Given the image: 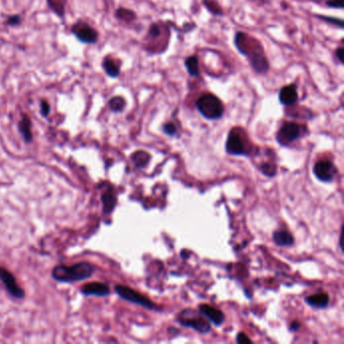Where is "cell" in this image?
Returning <instances> with one entry per match:
<instances>
[{
    "label": "cell",
    "mask_w": 344,
    "mask_h": 344,
    "mask_svg": "<svg viewBox=\"0 0 344 344\" xmlns=\"http://www.w3.org/2000/svg\"><path fill=\"white\" fill-rule=\"evenodd\" d=\"M234 45L238 53L247 57L255 73L265 75L270 71V62L266 56L264 45L260 40L243 31H236Z\"/></svg>",
    "instance_id": "obj_1"
},
{
    "label": "cell",
    "mask_w": 344,
    "mask_h": 344,
    "mask_svg": "<svg viewBox=\"0 0 344 344\" xmlns=\"http://www.w3.org/2000/svg\"><path fill=\"white\" fill-rule=\"evenodd\" d=\"M95 267L88 262H80L73 266L59 265L54 268L52 277L61 283H74L92 277Z\"/></svg>",
    "instance_id": "obj_2"
},
{
    "label": "cell",
    "mask_w": 344,
    "mask_h": 344,
    "mask_svg": "<svg viewBox=\"0 0 344 344\" xmlns=\"http://www.w3.org/2000/svg\"><path fill=\"white\" fill-rule=\"evenodd\" d=\"M199 113L209 120H215L222 117L224 105L222 101L212 93L202 94L195 102Z\"/></svg>",
    "instance_id": "obj_3"
},
{
    "label": "cell",
    "mask_w": 344,
    "mask_h": 344,
    "mask_svg": "<svg viewBox=\"0 0 344 344\" xmlns=\"http://www.w3.org/2000/svg\"><path fill=\"white\" fill-rule=\"evenodd\" d=\"M178 321L181 325L191 327L200 333H208L211 329L210 324L196 311L186 309L178 315Z\"/></svg>",
    "instance_id": "obj_4"
},
{
    "label": "cell",
    "mask_w": 344,
    "mask_h": 344,
    "mask_svg": "<svg viewBox=\"0 0 344 344\" xmlns=\"http://www.w3.org/2000/svg\"><path fill=\"white\" fill-rule=\"evenodd\" d=\"M115 292L120 298H122V299H124L128 302L137 304V305L142 306V307L150 309V310H156L157 309V306L150 299H148L143 295L139 294L138 292L134 291L133 289H131L127 286L117 285V286H115Z\"/></svg>",
    "instance_id": "obj_5"
},
{
    "label": "cell",
    "mask_w": 344,
    "mask_h": 344,
    "mask_svg": "<svg viewBox=\"0 0 344 344\" xmlns=\"http://www.w3.org/2000/svg\"><path fill=\"white\" fill-rule=\"evenodd\" d=\"M72 33L83 43L93 44L96 43L99 38L98 31L85 21L79 20L72 25Z\"/></svg>",
    "instance_id": "obj_6"
},
{
    "label": "cell",
    "mask_w": 344,
    "mask_h": 344,
    "mask_svg": "<svg viewBox=\"0 0 344 344\" xmlns=\"http://www.w3.org/2000/svg\"><path fill=\"white\" fill-rule=\"evenodd\" d=\"M302 127L293 121L285 122L283 126L279 129L277 134V140L282 145H286L298 139L301 135Z\"/></svg>",
    "instance_id": "obj_7"
},
{
    "label": "cell",
    "mask_w": 344,
    "mask_h": 344,
    "mask_svg": "<svg viewBox=\"0 0 344 344\" xmlns=\"http://www.w3.org/2000/svg\"><path fill=\"white\" fill-rule=\"evenodd\" d=\"M0 281L5 286L7 292L16 299H23L25 296V292L23 289L17 284L15 277L5 268L0 267Z\"/></svg>",
    "instance_id": "obj_8"
},
{
    "label": "cell",
    "mask_w": 344,
    "mask_h": 344,
    "mask_svg": "<svg viewBox=\"0 0 344 344\" xmlns=\"http://www.w3.org/2000/svg\"><path fill=\"white\" fill-rule=\"evenodd\" d=\"M314 174L322 182H331L336 175V169L331 162L321 161L315 165Z\"/></svg>",
    "instance_id": "obj_9"
},
{
    "label": "cell",
    "mask_w": 344,
    "mask_h": 344,
    "mask_svg": "<svg viewBox=\"0 0 344 344\" xmlns=\"http://www.w3.org/2000/svg\"><path fill=\"white\" fill-rule=\"evenodd\" d=\"M299 94L295 83L286 85L280 89L279 101L284 106H293L298 102Z\"/></svg>",
    "instance_id": "obj_10"
},
{
    "label": "cell",
    "mask_w": 344,
    "mask_h": 344,
    "mask_svg": "<svg viewBox=\"0 0 344 344\" xmlns=\"http://www.w3.org/2000/svg\"><path fill=\"white\" fill-rule=\"evenodd\" d=\"M226 152L233 156H241L247 153L244 142L238 133L230 131L226 141Z\"/></svg>",
    "instance_id": "obj_11"
},
{
    "label": "cell",
    "mask_w": 344,
    "mask_h": 344,
    "mask_svg": "<svg viewBox=\"0 0 344 344\" xmlns=\"http://www.w3.org/2000/svg\"><path fill=\"white\" fill-rule=\"evenodd\" d=\"M81 293L85 296H98L106 297L110 294V289L108 285L99 282H92L84 285L81 289Z\"/></svg>",
    "instance_id": "obj_12"
},
{
    "label": "cell",
    "mask_w": 344,
    "mask_h": 344,
    "mask_svg": "<svg viewBox=\"0 0 344 344\" xmlns=\"http://www.w3.org/2000/svg\"><path fill=\"white\" fill-rule=\"evenodd\" d=\"M102 68L108 77L117 78L121 72V62L112 56H106L102 61Z\"/></svg>",
    "instance_id": "obj_13"
},
{
    "label": "cell",
    "mask_w": 344,
    "mask_h": 344,
    "mask_svg": "<svg viewBox=\"0 0 344 344\" xmlns=\"http://www.w3.org/2000/svg\"><path fill=\"white\" fill-rule=\"evenodd\" d=\"M199 311L201 314H203L206 318L209 319V321H211L212 323H214L215 325H221L224 321V315L223 313L210 306V305H207V304H202L199 306Z\"/></svg>",
    "instance_id": "obj_14"
},
{
    "label": "cell",
    "mask_w": 344,
    "mask_h": 344,
    "mask_svg": "<svg viewBox=\"0 0 344 344\" xmlns=\"http://www.w3.org/2000/svg\"><path fill=\"white\" fill-rule=\"evenodd\" d=\"M18 131L26 143H30L32 141L33 135L31 131V121L27 114H22V117L18 122Z\"/></svg>",
    "instance_id": "obj_15"
},
{
    "label": "cell",
    "mask_w": 344,
    "mask_h": 344,
    "mask_svg": "<svg viewBox=\"0 0 344 344\" xmlns=\"http://www.w3.org/2000/svg\"><path fill=\"white\" fill-rule=\"evenodd\" d=\"M101 200L103 204L104 214H110L114 210L116 202H117L114 193L111 190L105 191L101 196Z\"/></svg>",
    "instance_id": "obj_16"
},
{
    "label": "cell",
    "mask_w": 344,
    "mask_h": 344,
    "mask_svg": "<svg viewBox=\"0 0 344 344\" xmlns=\"http://www.w3.org/2000/svg\"><path fill=\"white\" fill-rule=\"evenodd\" d=\"M306 302L315 308H325L329 304V296L326 293H318L312 296H309L306 299Z\"/></svg>",
    "instance_id": "obj_17"
},
{
    "label": "cell",
    "mask_w": 344,
    "mask_h": 344,
    "mask_svg": "<svg viewBox=\"0 0 344 344\" xmlns=\"http://www.w3.org/2000/svg\"><path fill=\"white\" fill-rule=\"evenodd\" d=\"M274 241L279 247H290L294 243V237L289 231H276L273 235Z\"/></svg>",
    "instance_id": "obj_18"
},
{
    "label": "cell",
    "mask_w": 344,
    "mask_h": 344,
    "mask_svg": "<svg viewBox=\"0 0 344 344\" xmlns=\"http://www.w3.org/2000/svg\"><path fill=\"white\" fill-rule=\"evenodd\" d=\"M185 68L191 77L197 78L200 76L199 60L196 56H189L185 60Z\"/></svg>",
    "instance_id": "obj_19"
},
{
    "label": "cell",
    "mask_w": 344,
    "mask_h": 344,
    "mask_svg": "<svg viewBox=\"0 0 344 344\" xmlns=\"http://www.w3.org/2000/svg\"><path fill=\"white\" fill-rule=\"evenodd\" d=\"M115 17L124 22H131L135 20L136 14L131 9H128L125 7H119L115 11Z\"/></svg>",
    "instance_id": "obj_20"
},
{
    "label": "cell",
    "mask_w": 344,
    "mask_h": 344,
    "mask_svg": "<svg viewBox=\"0 0 344 344\" xmlns=\"http://www.w3.org/2000/svg\"><path fill=\"white\" fill-rule=\"evenodd\" d=\"M68 0H46L51 10L60 17H63L66 12V5Z\"/></svg>",
    "instance_id": "obj_21"
},
{
    "label": "cell",
    "mask_w": 344,
    "mask_h": 344,
    "mask_svg": "<svg viewBox=\"0 0 344 344\" xmlns=\"http://www.w3.org/2000/svg\"><path fill=\"white\" fill-rule=\"evenodd\" d=\"M131 159H132V162L134 163V165L137 168H143L150 162L151 157H150L149 153H146L144 151H137L134 154H132Z\"/></svg>",
    "instance_id": "obj_22"
},
{
    "label": "cell",
    "mask_w": 344,
    "mask_h": 344,
    "mask_svg": "<svg viewBox=\"0 0 344 344\" xmlns=\"http://www.w3.org/2000/svg\"><path fill=\"white\" fill-rule=\"evenodd\" d=\"M108 106L113 112H121L126 106V100L122 96H114L108 101Z\"/></svg>",
    "instance_id": "obj_23"
},
{
    "label": "cell",
    "mask_w": 344,
    "mask_h": 344,
    "mask_svg": "<svg viewBox=\"0 0 344 344\" xmlns=\"http://www.w3.org/2000/svg\"><path fill=\"white\" fill-rule=\"evenodd\" d=\"M202 2L204 6L206 7V9L213 15H217V16L223 15L222 8L220 7L219 3L216 0H203Z\"/></svg>",
    "instance_id": "obj_24"
},
{
    "label": "cell",
    "mask_w": 344,
    "mask_h": 344,
    "mask_svg": "<svg viewBox=\"0 0 344 344\" xmlns=\"http://www.w3.org/2000/svg\"><path fill=\"white\" fill-rule=\"evenodd\" d=\"M319 19L325 21V22H328L332 25H335L339 28H343L344 26V21L343 19L341 18H337V17H332V16H326V15H316Z\"/></svg>",
    "instance_id": "obj_25"
},
{
    "label": "cell",
    "mask_w": 344,
    "mask_h": 344,
    "mask_svg": "<svg viewBox=\"0 0 344 344\" xmlns=\"http://www.w3.org/2000/svg\"><path fill=\"white\" fill-rule=\"evenodd\" d=\"M261 170L266 176H269V177L275 176L277 172V168L272 164H263L261 167Z\"/></svg>",
    "instance_id": "obj_26"
},
{
    "label": "cell",
    "mask_w": 344,
    "mask_h": 344,
    "mask_svg": "<svg viewBox=\"0 0 344 344\" xmlns=\"http://www.w3.org/2000/svg\"><path fill=\"white\" fill-rule=\"evenodd\" d=\"M6 25H9V26H16V25H19L21 23V16L18 15V14H14V15H10L6 18L5 22H4Z\"/></svg>",
    "instance_id": "obj_27"
},
{
    "label": "cell",
    "mask_w": 344,
    "mask_h": 344,
    "mask_svg": "<svg viewBox=\"0 0 344 344\" xmlns=\"http://www.w3.org/2000/svg\"><path fill=\"white\" fill-rule=\"evenodd\" d=\"M163 131L168 135H175L177 133V126L172 122H167L163 125Z\"/></svg>",
    "instance_id": "obj_28"
},
{
    "label": "cell",
    "mask_w": 344,
    "mask_h": 344,
    "mask_svg": "<svg viewBox=\"0 0 344 344\" xmlns=\"http://www.w3.org/2000/svg\"><path fill=\"white\" fill-rule=\"evenodd\" d=\"M51 112V105L50 103L46 101V100H41L40 101V114L43 116V117H46L48 116Z\"/></svg>",
    "instance_id": "obj_29"
},
{
    "label": "cell",
    "mask_w": 344,
    "mask_h": 344,
    "mask_svg": "<svg viewBox=\"0 0 344 344\" xmlns=\"http://www.w3.org/2000/svg\"><path fill=\"white\" fill-rule=\"evenodd\" d=\"M326 5L335 9H343L344 0H326Z\"/></svg>",
    "instance_id": "obj_30"
},
{
    "label": "cell",
    "mask_w": 344,
    "mask_h": 344,
    "mask_svg": "<svg viewBox=\"0 0 344 344\" xmlns=\"http://www.w3.org/2000/svg\"><path fill=\"white\" fill-rule=\"evenodd\" d=\"M236 342L237 343H252V340L250 339V337L244 334V333H238L236 336Z\"/></svg>",
    "instance_id": "obj_31"
},
{
    "label": "cell",
    "mask_w": 344,
    "mask_h": 344,
    "mask_svg": "<svg viewBox=\"0 0 344 344\" xmlns=\"http://www.w3.org/2000/svg\"><path fill=\"white\" fill-rule=\"evenodd\" d=\"M344 47L342 46V45H340V46H338L337 48H336V51H335V57H336V59L339 61V63L341 64V65H343L344 63Z\"/></svg>",
    "instance_id": "obj_32"
},
{
    "label": "cell",
    "mask_w": 344,
    "mask_h": 344,
    "mask_svg": "<svg viewBox=\"0 0 344 344\" xmlns=\"http://www.w3.org/2000/svg\"><path fill=\"white\" fill-rule=\"evenodd\" d=\"M299 327H300V323H299V322H297V321H294V322L291 324V326H290L291 330H293V331H295V330H298V329H299Z\"/></svg>",
    "instance_id": "obj_33"
},
{
    "label": "cell",
    "mask_w": 344,
    "mask_h": 344,
    "mask_svg": "<svg viewBox=\"0 0 344 344\" xmlns=\"http://www.w3.org/2000/svg\"><path fill=\"white\" fill-rule=\"evenodd\" d=\"M262 1H264V0H262Z\"/></svg>",
    "instance_id": "obj_34"
}]
</instances>
